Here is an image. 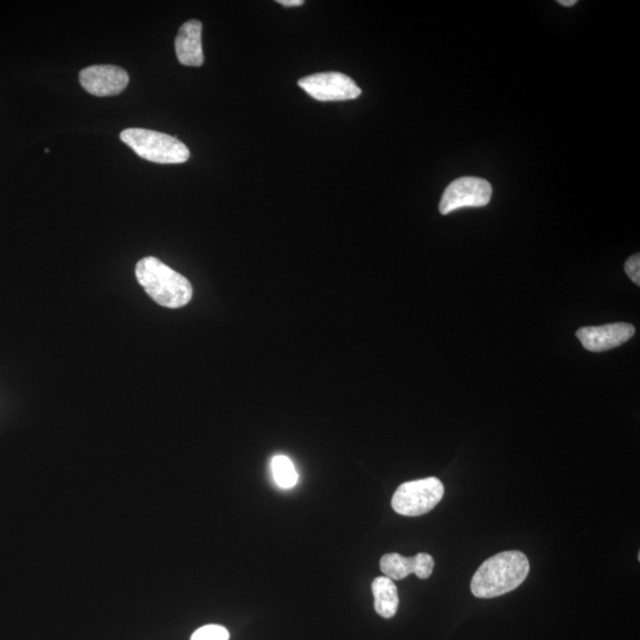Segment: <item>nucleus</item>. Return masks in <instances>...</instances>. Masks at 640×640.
<instances>
[{
  "label": "nucleus",
  "instance_id": "obj_1",
  "mask_svg": "<svg viewBox=\"0 0 640 640\" xmlns=\"http://www.w3.org/2000/svg\"><path fill=\"white\" fill-rule=\"evenodd\" d=\"M530 571L526 554L508 550L486 560L471 581V592L475 597L491 599L515 591Z\"/></svg>",
  "mask_w": 640,
  "mask_h": 640
},
{
  "label": "nucleus",
  "instance_id": "obj_2",
  "mask_svg": "<svg viewBox=\"0 0 640 640\" xmlns=\"http://www.w3.org/2000/svg\"><path fill=\"white\" fill-rule=\"evenodd\" d=\"M136 277L145 292L158 305L168 309L188 305L194 294V288L187 278L153 256L138 262Z\"/></svg>",
  "mask_w": 640,
  "mask_h": 640
},
{
  "label": "nucleus",
  "instance_id": "obj_3",
  "mask_svg": "<svg viewBox=\"0 0 640 640\" xmlns=\"http://www.w3.org/2000/svg\"><path fill=\"white\" fill-rule=\"evenodd\" d=\"M120 139L140 158L157 164H182L188 162L190 151L181 140L144 128H127Z\"/></svg>",
  "mask_w": 640,
  "mask_h": 640
},
{
  "label": "nucleus",
  "instance_id": "obj_4",
  "mask_svg": "<svg viewBox=\"0 0 640 640\" xmlns=\"http://www.w3.org/2000/svg\"><path fill=\"white\" fill-rule=\"evenodd\" d=\"M444 494V484L438 478L413 480L395 491L392 507L402 516H421L437 507Z\"/></svg>",
  "mask_w": 640,
  "mask_h": 640
},
{
  "label": "nucleus",
  "instance_id": "obj_5",
  "mask_svg": "<svg viewBox=\"0 0 640 640\" xmlns=\"http://www.w3.org/2000/svg\"><path fill=\"white\" fill-rule=\"evenodd\" d=\"M492 188L488 181L477 177H463L452 182L441 197L439 210L443 215L463 208L488 206Z\"/></svg>",
  "mask_w": 640,
  "mask_h": 640
},
{
  "label": "nucleus",
  "instance_id": "obj_6",
  "mask_svg": "<svg viewBox=\"0 0 640 640\" xmlns=\"http://www.w3.org/2000/svg\"><path fill=\"white\" fill-rule=\"evenodd\" d=\"M298 85L311 98L322 102L354 100L362 94L354 80L336 72L306 76L298 81Z\"/></svg>",
  "mask_w": 640,
  "mask_h": 640
},
{
  "label": "nucleus",
  "instance_id": "obj_7",
  "mask_svg": "<svg viewBox=\"0 0 640 640\" xmlns=\"http://www.w3.org/2000/svg\"><path fill=\"white\" fill-rule=\"evenodd\" d=\"M79 78L85 91L100 98L123 93L130 82L126 70L117 66L88 67L81 70Z\"/></svg>",
  "mask_w": 640,
  "mask_h": 640
},
{
  "label": "nucleus",
  "instance_id": "obj_8",
  "mask_svg": "<svg viewBox=\"0 0 640 640\" xmlns=\"http://www.w3.org/2000/svg\"><path fill=\"white\" fill-rule=\"evenodd\" d=\"M633 325L613 323L603 326H588L576 332L584 348L592 352H604L620 347L635 335Z\"/></svg>",
  "mask_w": 640,
  "mask_h": 640
},
{
  "label": "nucleus",
  "instance_id": "obj_9",
  "mask_svg": "<svg viewBox=\"0 0 640 640\" xmlns=\"http://www.w3.org/2000/svg\"><path fill=\"white\" fill-rule=\"evenodd\" d=\"M202 30V23L196 21V19L184 23L181 29H179L175 47L177 59L183 66H202L204 62Z\"/></svg>",
  "mask_w": 640,
  "mask_h": 640
},
{
  "label": "nucleus",
  "instance_id": "obj_10",
  "mask_svg": "<svg viewBox=\"0 0 640 640\" xmlns=\"http://www.w3.org/2000/svg\"><path fill=\"white\" fill-rule=\"evenodd\" d=\"M371 590L374 594L375 611L383 618H393L398 612L400 603L398 587L394 581L387 576H380L373 581Z\"/></svg>",
  "mask_w": 640,
  "mask_h": 640
},
{
  "label": "nucleus",
  "instance_id": "obj_11",
  "mask_svg": "<svg viewBox=\"0 0 640 640\" xmlns=\"http://www.w3.org/2000/svg\"><path fill=\"white\" fill-rule=\"evenodd\" d=\"M381 571L390 580H402L414 574V558H405L398 553L384 555L380 562Z\"/></svg>",
  "mask_w": 640,
  "mask_h": 640
},
{
  "label": "nucleus",
  "instance_id": "obj_12",
  "mask_svg": "<svg viewBox=\"0 0 640 640\" xmlns=\"http://www.w3.org/2000/svg\"><path fill=\"white\" fill-rule=\"evenodd\" d=\"M274 482L281 489H292L298 483V472L292 460L286 456H275L272 459Z\"/></svg>",
  "mask_w": 640,
  "mask_h": 640
},
{
  "label": "nucleus",
  "instance_id": "obj_13",
  "mask_svg": "<svg viewBox=\"0 0 640 640\" xmlns=\"http://www.w3.org/2000/svg\"><path fill=\"white\" fill-rule=\"evenodd\" d=\"M190 640H229V632L221 625H206L198 629Z\"/></svg>",
  "mask_w": 640,
  "mask_h": 640
},
{
  "label": "nucleus",
  "instance_id": "obj_14",
  "mask_svg": "<svg viewBox=\"0 0 640 640\" xmlns=\"http://www.w3.org/2000/svg\"><path fill=\"white\" fill-rule=\"evenodd\" d=\"M414 574L419 579H428L433 573L434 560L430 554L420 553L414 556Z\"/></svg>",
  "mask_w": 640,
  "mask_h": 640
},
{
  "label": "nucleus",
  "instance_id": "obj_15",
  "mask_svg": "<svg viewBox=\"0 0 640 640\" xmlns=\"http://www.w3.org/2000/svg\"><path fill=\"white\" fill-rule=\"evenodd\" d=\"M625 272L636 285H640V255H632L625 262Z\"/></svg>",
  "mask_w": 640,
  "mask_h": 640
},
{
  "label": "nucleus",
  "instance_id": "obj_16",
  "mask_svg": "<svg viewBox=\"0 0 640 640\" xmlns=\"http://www.w3.org/2000/svg\"><path fill=\"white\" fill-rule=\"evenodd\" d=\"M278 3L285 6V8H293V6L304 5V0H279Z\"/></svg>",
  "mask_w": 640,
  "mask_h": 640
},
{
  "label": "nucleus",
  "instance_id": "obj_17",
  "mask_svg": "<svg viewBox=\"0 0 640 640\" xmlns=\"http://www.w3.org/2000/svg\"><path fill=\"white\" fill-rule=\"evenodd\" d=\"M576 3V0H559V4L562 6H566V8H569V6H574Z\"/></svg>",
  "mask_w": 640,
  "mask_h": 640
}]
</instances>
